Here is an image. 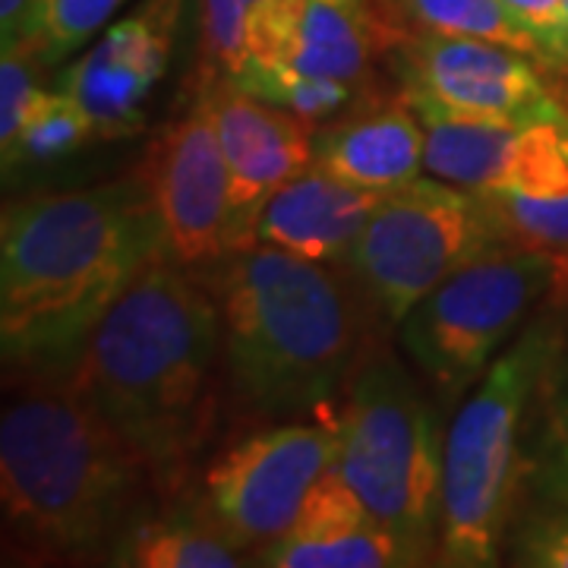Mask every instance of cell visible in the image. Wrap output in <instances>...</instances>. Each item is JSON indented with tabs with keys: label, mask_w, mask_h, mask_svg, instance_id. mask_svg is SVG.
Segmentation results:
<instances>
[{
	"label": "cell",
	"mask_w": 568,
	"mask_h": 568,
	"mask_svg": "<svg viewBox=\"0 0 568 568\" xmlns=\"http://www.w3.org/2000/svg\"><path fill=\"white\" fill-rule=\"evenodd\" d=\"M499 246L508 237L480 190L417 178L383 193L347 265L379 320L398 328L436 284Z\"/></svg>",
	"instance_id": "8"
},
{
	"label": "cell",
	"mask_w": 568,
	"mask_h": 568,
	"mask_svg": "<svg viewBox=\"0 0 568 568\" xmlns=\"http://www.w3.org/2000/svg\"><path fill=\"white\" fill-rule=\"evenodd\" d=\"M407 104L424 123V171L465 190H489L503 181L525 123L455 114L414 99H407Z\"/></svg>",
	"instance_id": "18"
},
{
	"label": "cell",
	"mask_w": 568,
	"mask_h": 568,
	"mask_svg": "<svg viewBox=\"0 0 568 568\" xmlns=\"http://www.w3.org/2000/svg\"><path fill=\"white\" fill-rule=\"evenodd\" d=\"M540 41L549 67H568L566 0H503Z\"/></svg>",
	"instance_id": "29"
},
{
	"label": "cell",
	"mask_w": 568,
	"mask_h": 568,
	"mask_svg": "<svg viewBox=\"0 0 568 568\" xmlns=\"http://www.w3.org/2000/svg\"><path fill=\"white\" fill-rule=\"evenodd\" d=\"M405 99L506 123L566 121L528 54L480 39L414 32L392 48Z\"/></svg>",
	"instance_id": "10"
},
{
	"label": "cell",
	"mask_w": 568,
	"mask_h": 568,
	"mask_svg": "<svg viewBox=\"0 0 568 568\" xmlns=\"http://www.w3.org/2000/svg\"><path fill=\"white\" fill-rule=\"evenodd\" d=\"M95 140V121L73 95H67L63 89H41L22 121L20 136L3 152V171L10 174V168L17 164L58 162Z\"/></svg>",
	"instance_id": "21"
},
{
	"label": "cell",
	"mask_w": 568,
	"mask_h": 568,
	"mask_svg": "<svg viewBox=\"0 0 568 568\" xmlns=\"http://www.w3.org/2000/svg\"><path fill=\"white\" fill-rule=\"evenodd\" d=\"M272 568L426 566L436 549L383 525L332 465L306 493L291 530L256 552Z\"/></svg>",
	"instance_id": "15"
},
{
	"label": "cell",
	"mask_w": 568,
	"mask_h": 568,
	"mask_svg": "<svg viewBox=\"0 0 568 568\" xmlns=\"http://www.w3.org/2000/svg\"><path fill=\"white\" fill-rule=\"evenodd\" d=\"M395 10L417 32L493 41L547 63L540 41L503 0H395Z\"/></svg>",
	"instance_id": "20"
},
{
	"label": "cell",
	"mask_w": 568,
	"mask_h": 568,
	"mask_svg": "<svg viewBox=\"0 0 568 568\" xmlns=\"http://www.w3.org/2000/svg\"><path fill=\"white\" fill-rule=\"evenodd\" d=\"M149 496V474L73 376H26L0 417L7 556L111 562Z\"/></svg>",
	"instance_id": "3"
},
{
	"label": "cell",
	"mask_w": 568,
	"mask_h": 568,
	"mask_svg": "<svg viewBox=\"0 0 568 568\" xmlns=\"http://www.w3.org/2000/svg\"><path fill=\"white\" fill-rule=\"evenodd\" d=\"M244 549L231 544L203 506H178L164 515H145L123 537L111 566L133 568H234Z\"/></svg>",
	"instance_id": "19"
},
{
	"label": "cell",
	"mask_w": 568,
	"mask_h": 568,
	"mask_svg": "<svg viewBox=\"0 0 568 568\" xmlns=\"http://www.w3.org/2000/svg\"><path fill=\"white\" fill-rule=\"evenodd\" d=\"M250 10L253 0H200L203 61L212 80H219L215 73L231 80L250 61Z\"/></svg>",
	"instance_id": "26"
},
{
	"label": "cell",
	"mask_w": 568,
	"mask_h": 568,
	"mask_svg": "<svg viewBox=\"0 0 568 568\" xmlns=\"http://www.w3.org/2000/svg\"><path fill=\"white\" fill-rule=\"evenodd\" d=\"M361 282L275 246L224 256L219 272L224 383L256 424L313 420L345 398L369 351Z\"/></svg>",
	"instance_id": "4"
},
{
	"label": "cell",
	"mask_w": 568,
	"mask_h": 568,
	"mask_svg": "<svg viewBox=\"0 0 568 568\" xmlns=\"http://www.w3.org/2000/svg\"><path fill=\"white\" fill-rule=\"evenodd\" d=\"M405 36L379 0H256L250 58L304 77L361 82Z\"/></svg>",
	"instance_id": "13"
},
{
	"label": "cell",
	"mask_w": 568,
	"mask_h": 568,
	"mask_svg": "<svg viewBox=\"0 0 568 568\" xmlns=\"http://www.w3.org/2000/svg\"><path fill=\"white\" fill-rule=\"evenodd\" d=\"M496 186L525 193V196L568 193V118L525 123L518 130L506 174Z\"/></svg>",
	"instance_id": "24"
},
{
	"label": "cell",
	"mask_w": 568,
	"mask_h": 568,
	"mask_svg": "<svg viewBox=\"0 0 568 568\" xmlns=\"http://www.w3.org/2000/svg\"><path fill=\"white\" fill-rule=\"evenodd\" d=\"M39 67L44 63L32 44H26V41L3 44V54H0V152H7L17 142L22 121L41 92Z\"/></svg>",
	"instance_id": "27"
},
{
	"label": "cell",
	"mask_w": 568,
	"mask_h": 568,
	"mask_svg": "<svg viewBox=\"0 0 568 568\" xmlns=\"http://www.w3.org/2000/svg\"><path fill=\"white\" fill-rule=\"evenodd\" d=\"M549 388L540 386V426L530 446L528 487L552 506H568V373L549 369Z\"/></svg>",
	"instance_id": "25"
},
{
	"label": "cell",
	"mask_w": 568,
	"mask_h": 568,
	"mask_svg": "<svg viewBox=\"0 0 568 568\" xmlns=\"http://www.w3.org/2000/svg\"><path fill=\"white\" fill-rule=\"evenodd\" d=\"M36 3L39 0H0V41L3 44H20L29 39Z\"/></svg>",
	"instance_id": "30"
},
{
	"label": "cell",
	"mask_w": 568,
	"mask_h": 568,
	"mask_svg": "<svg viewBox=\"0 0 568 568\" xmlns=\"http://www.w3.org/2000/svg\"><path fill=\"white\" fill-rule=\"evenodd\" d=\"M183 0H140L73 63L58 89L95 121L99 140H121L142 126V108L164 80L181 29Z\"/></svg>",
	"instance_id": "12"
},
{
	"label": "cell",
	"mask_w": 568,
	"mask_h": 568,
	"mask_svg": "<svg viewBox=\"0 0 568 568\" xmlns=\"http://www.w3.org/2000/svg\"><path fill=\"white\" fill-rule=\"evenodd\" d=\"M168 253L145 178L36 196L0 219V345L26 376H70L142 268Z\"/></svg>",
	"instance_id": "2"
},
{
	"label": "cell",
	"mask_w": 568,
	"mask_h": 568,
	"mask_svg": "<svg viewBox=\"0 0 568 568\" xmlns=\"http://www.w3.org/2000/svg\"><path fill=\"white\" fill-rule=\"evenodd\" d=\"M562 335L549 316L511 338L462 410L443 443L439 556L448 568H487L503 559L511 521L518 465V433L530 402L559 357Z\"/></svg>",
	"instance_id": "5"
},
{
	"label": "cell",
	"mask_w": 568,
	"mask_h": 568,
	"mask_svg": "<svg viewBox=\"0 0 568 568\" xmlns=\"http://www.w3.org/2000/svg\"><path fill=\"white\" fill-rule=\"evenodd\" d=\"M227 162V253L256 246L265 203L313 164L310 123L244 92L227 77L205 82Z\"/></svg>",
	"instance_id": "14"
},
{
	"label": "cell",
	"mask_w": 568,
	"mask_h": 568,
	"mask_svg": "<svg viewBox=\"0 0 568 568\" xmlns=\"http://www.w3.org/2000/svg\"><path fill=\"white\" fill-rule=\"evenodd\" d=\"M338 420H282L231 439L205 465L196 503L237 549L284 537L306 493L338 458Z\"/></svg>",
	"instance_id": "9"
},
{
	"label": "cell",
	"mask_w": 568,
	"mask_h": 568,
	"mask_svg": "<svg viewBox=\"0 0 568 568\" xmlns=\"http://www.w3.org/2000/svg\"><path fill=\"white\" fill-rule=\"evenodd\" d=\"M342 470L364 506L388 528L436 549L443 499V439L407 364L373 342L338 407Z\"/></svg>",
	"instance_id": "6"
},
{
	"label": "cell",
	"mask_w": 568,
	"mask_h": 568,
	"mask_svg": "<svg viewBox=\"0 0 568 568\" xmlns=\"http://www.w3.org/2000/svg\"><path fill=\"white\" fill-rule=\"evenodd\" d=\"M313 162L364 190H398L424 171V123L405 95L354 108L313 133Z\"/></svg>",
	"instance_id": "17"
},
{
	"label": "cell",
	"mask_w": 568,
	"mask_h": 568,
	"mask_svg": "<svg viewBox=\"0 0 568 568\" xmlns=\"http://www.w3.org/2000/svg\"><path fill=\"white\" fill-rule=\"evenodd\" d=\"M566 13H568V0H566Z\"/></svg>",
	"instance_id": "31"
},
{
	"label": "cell",
	"mask_w": 568,
	"mask_h": 568,
	"mask_svg": "<svg viewBox=\"0 0 568 568\" xmlns=\"http://www.w3.org/2000/svg\"><path fill=\"white\" fill-rule=\"evenodd\" d=\"M123 3L126 0H39L26 44L36 48L44 67H58L99 39Z\"/></svg>",
	"instance_id": "23"
},
{
	"label": "cell",
	"mask_w": 568,
	"mask_h": 568,
	"mask_svg": "<svg viewBox=\"0 0 568 568\" xmlns=\"http://www.w3.org/2000/svg\"><path fill=\"white\" fill-rule=\"evenodd\" d=\"M253 3H256V0H253Z\"/></svg>",
	"instance_id": "32"
},
{
	"label": "cell",
	"mask_w": 568,
	"mask_h": 568,
	"mask_svg": "<svg viewBox=\"0 0 568 568\" xmlns=\"http://www.w3.org/2000/svg\"><path fill=\"white\" fill-rule=\"evenodd\" d=\"M152 190L168 256L193 268L227 256V162L209 85L149 152Z\"/></svg>",
	"instance_id": "11"
},
{
	"label": "cell",
	"mask_w": 568,
	"mask_h": 568,
	"mask_svg": "<svg viewBox=\"0 0 568 568\" xmlns=\"http://www.w3.org/2000/svg\"><path fill=\"white\" fill-rule=\"evenodd\" d=\"M511 562L525 568H568V506L537 511L508 530Z\"/></svg>",
	"instance_id": "28"
},
{
	"label": "cell",
	"mask_w": 568,
	"mask_h": 568,
	"mask_svg": "<svg viewBox=\"0 0 568 568\" xmlns=\"http://www.w3.org/2000/svg\"><path fill=\"white\" fill-rule=\"evenodd\" d=\"M222 369L219 301L164 253L108 310L70 376L136 455L159 499H174L215 439Z\"/></svg>",
	"instance_id": "1"
},
{
	"label": "cell",
	"mask_w": 568,
	"mask_h": 568,
	"mask_svg": "<svg viewBox=\"0 0 568 568\" xmlns=\"http://www.w3.org/2000/svg\"><path fill=\"white\" fill-rule=\"evenodd\" d=\"M379 200L383 193L342 181L313 162L265 203L256 224V244L275 246L310 263H347Z\"/></svg>",
	"instance_id": "16"
},
{
	"label": "cell",
	"mask_w": 568,
	"mask_h": 568,
	"mask_svg": "<svg viewBox=\"0 0 568 568\" xmlns=\"http://www.w3.org/2000/svg\"><path fill=\"white\" fill-rule=\"evenodd\" d=\"M556 272L549 253L515 244L462 265L398 323L410 364L439 398L455 402L511 345L534 304L552 294Z\"/></svg>",
	"instance_id": "7"
},
{
	"label": "cell",
	"mask_w": 568,
	"mask_h": 568,
	"mask_svg": "<svg viewBox=\"0 0 568 568\" xmlns=\"http://www.w3.org/2000/svg\"><path fill=\"white\" fill-rule=\"evenodd\" d=\"M231 80L237 82L244 92H250V95L282 108L287 114L310 123V126L338 118L342 111L354 108V99H357V82L304 77V73L272 67V63H260L253 61V58Z\"/></svg>",
	"instance_id": "22"
}]
</instances>
